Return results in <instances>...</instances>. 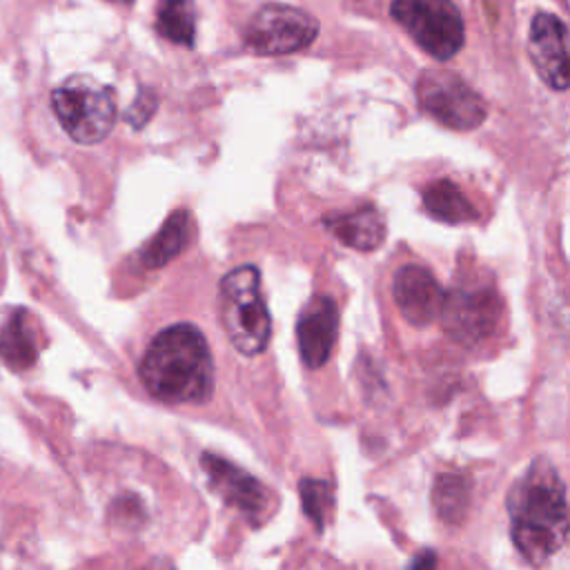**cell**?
Returning a JSON list of instances; mask_svg holds the SVG:
<instances>
[{
    "label": "cell",
    "mask_w": 570,
    "mask_h": 570,
    "mask_svg": "<svg viewBox=\"0 0 570 570\" xmlns=\"http://www.w3.org/2000/svg\"><path fill=\"white\" fill-rule=\"evenodd\" d=\"M318 22L303 9L292 4L261 7L245 29V47L258 56L294 53L312 45Z\"/></svg>",
    "instance_id": "7"
},
{
    "label": "cell",
    "mask_w": 570,
    "mask_h": 570,
    "mask_svg": "<svg viewBox=\"0 0 570 570\" xmlns=\"http://www.w3.org/2000/svg\"><path fill=\"white\" fill-rule=\"evenodd\" d=\"M147 392L169 405L205 403L214 392V361L203 332L191 323L160 330L149 343L140 367Z\"/></svg>",
    "instance_id": "2"
},
{
    "label": "cell",
    "mask_w": 570,
    "mask_h": 570,
    "mask_svg": "<svg viewBox=\"0 0 570 570\" xmlns=\"http://www.w3.org/2000/svg\"><path fill=\"white\" fill-rule=\"evenodd\" d=\"M109 2H116V4H129V2H134V0H109Z\"/></svg>",
    "instance_id": "22"
},
{
    "label": "cell",
    "mask_w": 570,
    "mask_h": 570,
    "mask_svg": "<svg viewBox=\"0 0 570 570\" xmlns=\"http://www.w3.org/2000/svg\"><path fill=\"white\" fill-rule=\"evenodd\" d=\"M156 29L163 38L183 47H191L196 33L194 0H163L156 13Z\"/></svg>",
    "instance_id": "18"
},
{
    "label": "cell",
    "mask_w": 570,
    "mask_h": 570,
    "mask_svg": "<svg viewBox=\"0 0 570 570\" xmlns=\"http://www.w3.org/2000/svg\"><path fill=\"white\" fill-rule=\"evenodd\" d=\"M432 501L436 508V514L441 521L456 525L463 521L470 503V483L463 474L456 472H443L436 476Z\"/></svg>",
    "instance_id": "17"
},
{
    "label": "cell",
    "mask_w": 570,
    "mask_h": 570,
    "mask_svg": "<svg viewBox=\"0 0 570 570\" xmlns=\"http://www.w3.org/2000/svg\"><path fill=\"white\" fill-rule=\"evenodd\" d=\"M218 309L229 343L245 356L261 354L272 336V318L261 294V274L252 265L227 272L218 287Z\"/></svg>",
    "instance_id": "3"
},
{
    "label": "cell",
    "mask_w": 570,
    "mask_h": 570,
    "mask_svg": "<svg viewBox=\"0 0 570 570\" xmlns=\"http://www.w3.org/2000/svg\"><path fill=\"white\" fill-rule=\"evenodd\" d=\"M323 223L343 245L358 252H372L381 247L385 238V220L379 209L370 205L345 214H332Z\"/></svg>",
    "instance_id": "13"
},
{
    "label": "cell",
    "mask_w": 570,
    "mask_h": 570,
    "mask_svg": "<svg viewBox=\"0 0 570 570\" xmlns=\"http://www.w3.org/2000/svg\"><path fill=\"white\" fill-rule=\"evenodd\" d=\"M298 492H301V508L305 517L314 523L316 532H323L330 508H332V485L325 479L305 476L298 483Z\"/></svg>",
    "instance_id": "19"
},
{
    "label": "cell",
    "mask_w": 570,
    "mask_h": 570,
    "mask_svg": "<svg viewBox=\"0 0 570 570\" xmlns=\"http://www.w3.org/2000/svg\"><path fill=\"white\" fill-rule=\"evenodd\" d=\"M394 301L403 318L416 327L430 325L441 314L445 292L436 278L421 265H405L394 274Z\"/></svg>",
    "instance_id": "12"
},
{
    "label": "cell",
    "mask_w": 570,
    "mask_h": 570,
    "mask_svg": "<svg viewBox=\"0 0 570 570\" xmlns=\"http://www.w3.org/2000/svg\"><path fill=\"white\" fill-rule=\"evenodd\" d=\"M510 537L517 552L532 568H543L566 543V483L546 456L534 459L508 492Z\"/></svg>",
    "instance_id": "1"
},
{
    "label": "cell",
    "mask_w": 570,
    "mask_h": 570,
    "mask_svg": "<svg viewBox=\"0 0 570 570\" xmlns=\"http://www.w3.org/2000/svg\"><path fill=\"white\" fill-rule=\"evenodd\" d=\"M423 207L432 218L450 225L470 223L479 216L465 194L445 178L434 180L423 189Z\"/></svg>",
    "instance_id": "16"
},
{
    "label": "cell",
    "mask_w": 570,
    "mask_h": 570,
    "mask_svg": "<svg viewBox=\"0 0 570 570\" xmlns=\"http://www.w3.org/2000/svg\"><path fill=\"white\" fill-rule=\"evenodd\" d=\"M338 334V312L330 296H314L296 321V343L303 363L312 370L327 363Z\"/></svg>",
    "instance_id": "11"
},
{
    "label": "cell",
    "mask_w": 570,
    "mask_h": 570,
    "mask_svg": "<svg viewBox=\"0 0 570 570\" xmlns=\"http://www.w3.org/2000/svg\"><path fill=\"white\" fill-rule=\"evenodd\" d=\"M189 236H191L189 212L176 209L174 214L167 216L158 234L140 252L142 265L149 269L167 265L171 258H176L185 249V245L189 243Z\"/></svg>",
    "instance_id": "15"
},
{
    "label": "cell",
    "mask_w": 570,
    "mask_h": 570,
    "mask_svg": "<svg viewBox=\"0 0 570 570\" xmlns=\"http://www.w3.org/2000/svg\"><path fill=\"white\" fill-rule=\"evenodd\" d=\"M0 358L13 372H22L36 363L38 341L24 309L13 312L4 321L0 330Z\"/></svg>",
    "instance_id": "14"
},
{
    "label": "cell",
    "mask_w": 570,
    "mask_h": 570,
    "mask_svg": "<svg viewBox=\"0 0 570 570\" xmlns=\"http://www.w3.org/2000/svg\"><path fill=\"white\" fill-rule=\"evenodd\" d=\"M200 465L209 479L212 490L232 508H236L252 525L265 523L276 510V497L256 476L229 463L227 459L203 452Z\"/></svg>",
    "instance_id": "9"
},
{
    "label": "cell",
    "mask_w": 570,
    "mask_h": 570,
    "mask_svg": "<svg viewBox=\"0 0 570 570\" xmlns=\"http://www.w3.org/2000/svg\"><path fill=\"white\" fill-rule=\"evenodd\" d=\"M60 127L80 145L107 138L116 122L114 91L91 76H69L51 94Z\"/></svg>",
    "instance_id": "4"
},
{
    "label": "cell",
    "mask_w": 570,
    "mask_h": 570,
    "mask_svg": "<svg viewBox=\"0 0 570 570\" xmlns=\"http://www.w3.org/2000/svg\"><path fill=\"white\" fill-rule=\"evenodd\" d=\"M416 98L428 116L456 131L476 129L485 120L483 98L448 69L423 71L416 82Z\"/></svg>",
    "instance_id": "6"
},
{
    "label": "cell",
    "mask_w": 570,
    "mask_h": 570,
    "mask_svg": "<svg viewBox=\"0 0 570 570\" xmlns=\"http://www.w3.org/2000/svg\"><path fill=\"white\" fill-rule=\"evenodd\" d=\"M528 56L539 78L548 87L557 91H563L568 87V31L561 18L546 11L532 18Z\"/></svg>",
    "instance_id": "10"
},
{
    "label": "cell",
    "mask_w": 570,
    "mask_h": 570,
    "mask_svg": "<svg viewBox=\"0 0 570 570\" xmlns=\"http://www.w3.org/2000/svg\"><path fill=\"white\" fill-rule=\"evenodd\" d=\"M392 18L436 60H450L465 40V24L452 0H394Z\"/></svg>",
    "instance_id": "5"
},
{
    "label": "cell",
    "mask_w": 570,
    "mask_h": 570,
    "mask_svg": "<svg viewBox=\"0 0 570 570\" xmlns=\"http://www.w3.org/2000/svg\"><path fill=\"white\" fill-rule=\"evenodd\" d=\"M154 109H156V96L149 89H142L138 94V98L134 100V105L127 109V120L134 127H142L149 120V116L154 114Z\"/></svg>",
    "instance_id": "20"
},
{
    "label": "cell",
    "mask_w": 570,
    "mask_h": 570,
    "mask_svg": "<svg viewBox=\"0 0 570 570\" xmlns=\"http://www.w3.org/2000/svg\"><path fill=\"white\" fill-rule=\"evenodd\" d=\"M439 316L454 343L474 347L497 330L501 301L490 287H454L443 296Z\"/></svg>",
    "instance_id": "8"
},
{
    "label": "cell",
    "mask_w": 570,
    "mask_h": 570,
    "mask_svg": "<svg viewBox=\"0 0 570 570\" xmlns=\"http://www.w3.org/2000/svg\"><path fill=\"white\" fill-rule=\"evenodd\" d=\"M436 566H439V559L432 548L419 550L410 561V570H436Z\"/></svg>",
    "instance_id": "21"
}]
</instances>
